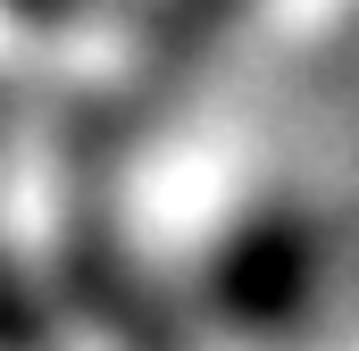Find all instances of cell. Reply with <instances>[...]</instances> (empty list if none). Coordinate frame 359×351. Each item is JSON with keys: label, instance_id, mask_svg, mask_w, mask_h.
Segmentation results:
<instances>
[{"label": "cell", "instance_id": "cell-1", "mask_svg": "<svg viewBox=\"0 0 359 351\" xmlns=\"http://www.w3.org/2000/svg\"><path fill=\"white\" fill-rule=\"evenodd\" d=\"M326 226L301 218V209H276V218H251L226 251H217V276H209V301L243 326V335H268L284 318H301L326 284Z\"/></svg>", "mask_w": 359, "mask_h": 351}]
</instances>
